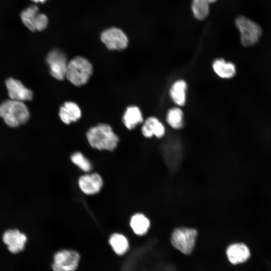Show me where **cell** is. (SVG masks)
<instances>
[{"instance_id":"obj_2","label":"cell","mask_w":271,"mask_h":271,"mask_svg":"<svg viewBox=\"0 0 271 271\" xmlns=\"http://www.w3.org/2000/svg\"><path fill=\"white\" fill-rule=\"evenodd\" d=\"M29 116L28 108L23 101L10 99L0 104V116L11 127L25 123Z\"/></svg>"},{"instance_id":"obj_21","label":"cell","mask_w":271,"mask_h":271,"mask_svg":"<svg viewBox=\"0 0 271 271\" xmlns=\"http://www.w3.org/2000/svg\"><path fill=\"white\" fill-rule=\"evenodd\" d=\"M109 242L114 251L118 255L124 254L128 248V242L123 235L114 233L111 235Z\"/></svg>"},{"instance_id":"obj_25","label":"cell","mask_w":271,"mask_h":271,"mask_svg":"<svg viewBox=\"0 0 271 271\" xmlns=\"http://www.w3.org/2000/svg\"><path fill=\"white\" fill-rule=\"evenodd\" d=\"M31 1L36 3H44L45 1L47 0H31Z\"/></svg>"},{"instance_id":"obj_22","label":"cell","mask_w":271,"mask_h":271,"mask_svg":"<svg viewBox=\"0 0 271 271\" xmlns=\"http://www.w3.org/2000/svg\"><path fill=\"white\" fill-rule=\"evenodd\" d=\"M209 5L202 0H192L191 10L194 17L200 21L205 19L209 14Z\"/></svg>"},{"instance_id":"obj_3","label":"cell","mask_w":271,"mask_h":271,"mask_svg":"<svg viewBox=\"0 0 271 271\" xmlns=\"http://www.w3.org/2000/svg\"><path fill=\"white\" fill-rule=\"evenodd\" d=\"M92 71L91 63L84 57L77 56L68 62L65 77L73 85L80 86L87 82Z\"/></svg>"},{"instance_id":"obj_9","label":"cell","mask_w":271,"mask_h":271,"mask_svg":"<svg viewBox=\"0 0 271 271\" xmlns=\"http://www.w3.org/2000/svg\"><path fill=\"white\" fill-rule=\"evenodd\" d=\"M50 73L55 79L62 80L65 77L68 62L65 55L59 50L50 52L46 58Z\"/></svg>"},{"instance_id":"obj_1","label":"cell","mask_w":271,"mask_h":271,"mask_svg":"<svg viewBox=\"0 0 271 271\" xmlns=\"http://www.w3.org/2000/svg\"><path fill=\"white\" fill-rule=\"evenodd\" d=\"M90 145L99 150H113L119 139L108 124L101 123L90 128L86 133Z\"/></svg>"},{"instance_id":"obj_10","label":"cell","mask_w":271,"mask_h":271,"mask_svg":"<svg viewBox=\"0 0 271 271\" xmlns=\"http://www.w3.org/2000/svg\"><path fill=\"white\" fill-rule=\"evenodd\" d=\"M6 85L11 99L23 102L30 100L33 98L32 91L18 80L10 78L6 81Z\"/></svg>"},{"instance_id":"obj_4","label":"cell","mask_w":271,"mask_h":271,"mask_svg":"<svg viewBox=\"0 0 271 271\" xmlns=\"http://www.w3.org/2000/svg\"><path fill=\"white\" fill-rule=\"evenodd\" d=\"M239 33L241 44L246 47L256 44L259 40L262 30L256 22L244 16H239L235 20Z\"/></svg>"},{"instance_id":"obj_11","label":"cell","mask_w":271,"mask_h":271,"mask_svg":"<svg viewBox=\"0 0 271 271\" xmlns=\"http://www.w3.org/2000/svg\"><path fill=\"white\" fill-rule=\"evenodd\" d=\"M102 185V179L97 173L82 175L78 180V186L80 190L87 195H93L98 193Z\"/></svg>"},{"instance_id":"obj_20","label":"cell","mask_w":271,"mask_h":271,"mask_svg":"<svg viewBox=\"0 0 271 271\" xmlns=\"http://www.w3.org/2000/svg\"><path fill=\"white\" fill-rule=\"evenodd\" d=\"M166 120L168 124L175 129L181 128L184 125V114L179 107L169 109L167 113Z\"/></svg>"},{"instance_id":"obj_13","label":"cell","mask_w":271,"mask_h":271,"mask_svg":"<svg viewBox=\"0 0 271 271\" xmlns=\"http://www.w3.org/2000/svg\"><path fill=\"white\" fill-rule=\"evenodd\" d=\"M3 239L4 242L8 246L9 250L14 253L23 250L27 241L26 236L16 229L6 231L3 235Z\"/></svg>"},{"instance_id":"obj_23","label":"cell","mask_w":271,"mask_h":271,"mask_svg":"<svg viewBox=\"0 0 271 271\" xmlns=\"http://www.w3.org/2000/svg\"><path fill=\"white\" fill-rule=\"evenodd\" d=\"M71 159L73 163L82 171L87 172L91 170V165L90 162L80 152H76L72 154Z\"/></svg>"},{"instance_id":"obj_24","label":"cell","mask_w":271,"mask_h":271,"mask_svg":"<svg viewBox=\"0 0 271 271\" xmlns=\"http://www.w3.org/2000/svg\"><path fill=\"white\" fill-rule=\"evenodd\" d=\"M202 1H203L204 2H205L208 3V4L210 5V4L215 3L217 0H202Z\"/></svg>"},{"instance_id":"obj_14","label":"cell","mask_w":271,"mask_h":271,"mask_svg":"<svg viewBox=\"0 0 271 271\" xmlns=\"http://www.w3.org/2000/svg\"><path fill=\"white\" fill-rule=\"evenodd\" d=\"M166 132L163 123L157 117L151 116L145 121L142 127L143 136L148 138L153 136L161 138L164 136Z\"/></svg>"},{"instance_id":"obj_8","label":"cell","mask_w":271,"mask_h":271,"mask_svg":"<svg viewBox=\"0 0 271 271\" xmlns=\"http://www.w3.org/2000/svg\"><path fill=\"white\" fill-rule=\"evenodd\" d=\"M101 41L109 50H121L126 48L128 38L125 34L117 28H110L101 34Z\"/></svg>"},{"instance_id":"obj_12","label":"cell","mask_w":271,"mask_h":271,"mask_svg":"<svg viewBox=\"0 0 271 271\" xmlns=\"http://www.w3.org/2000/svg\"><path fill=\"white\" fill-rule=\"evenodd\" d=\"M226 255L231 264H237L246 261L249 258L250 252L246 244L241 242L234 243L227 247Z\"/></svg>"},{"instance_id":"obj_16","label":"cell","mask_w":271,"mask_h":271,"mask_svg":"<svg viewBox=\"0 0 271 271\" xmlns=\"http://www.w3.org/2000/svg\"><path fill=\"white\" fill-rule=\"evenodd\" d=\"M212 66L214 72L222 79H230L234 76L236 72L235 65L222 58L214 60Z\"/></svg>"},{"instance_id":"obj_18","label":"cell","mask_w":271,"mask_h":271,"mask_svg":"<svg viewBox=\"0 0 271 271\" xmlns=\"http://www.w3.org/2000/svg\"><path fill=\"white\" fill-rule=\"evenodd\" d=\"M122 120L125 126L128 129H132L143 122V117L142 112L138 107L130 106L125 111Z\"/></svg>"},{"instance_id":"obj_17","label":"cell","mask_w":271,"mask_h":271,"mask_svg":"<svg viewBox=\"0 0 271 271\" xmlns=\"http://www.w3.org/2000/svg\"><path fill=\"white\" fill-rule=\"evenodd\" d=\"M81 116L80 107L73 102H66L60 108V118L66 124H68L71 122L77 121Z\"/></svg>"},{"instance_id":"obj_5","label":"cell","mask_w":271,"mask_h":271,"mask_svg":"<svg viewBox=\"0 0 271 271\" xmlns=\"http://www.w3.org/2000/svg\"><path fill=\"white\" fill-rule=\"evenodd\" d=\"M197 231L192 228L181 227L175 229L171 236L172 245L181 253L189 255L195 246Z\"/></svg>"},{"instance_id":"obj_15","label":"cell","mask_w":271,"mask_h":271,"mask_svg":"<svg viewBox=\"0 0 271 271\" xmlns=\"http://www.w3.org/2000/svg\"><path fill=\"white\" fill-rule=\"evenodd\" d=\"M187 83L183 79L175 81L171 85L169 94L172 100L178 106H184L186 102Z\"/></svg>"},{"instance_id":"obj_6","label":"cell","mask_w":271,"mask_h":271,"mask_svg":"<svg viewBox=\"0 0 271 271\" xmlns=\"http://www.w3.org/2000/svg\"><path fill=\"white\" fill-rule=\"evenodd\" d=\"M20 17L24 25L32 32L43 31L48 24L47 16L39 13V9L36 5L30 6L24 10Z\"/></svg>"},{"instance_id":"obj_19","label":"cell","mask_w":271,"mask_h":271,"mask_svg":"<svg viewBox=\"0 0 271 271\" xmlns=\"http://www.w3.org/2000/svg\"><path fill=\"white\" fill-rule=\"evenodd\" d=\"M130 225L135 234L144 235L147 233L150 228V221L144 214L137 213L131 217Z\"/></svg>"},{"instance_id":"obj_7","label":"cell","mask_w":271,"mask_h":271,"mask_svg":"<svg viewBox=\"0 0 271 271\" xmlns=\"http://www.w3.org/2000/svg\"><path fill=\"white\" fill-rule=\"evenodd\" d=\"M52 268L54 271H75L80 260V255L73 250H62L54 256Z\"/></svg>"}]
</instances>
